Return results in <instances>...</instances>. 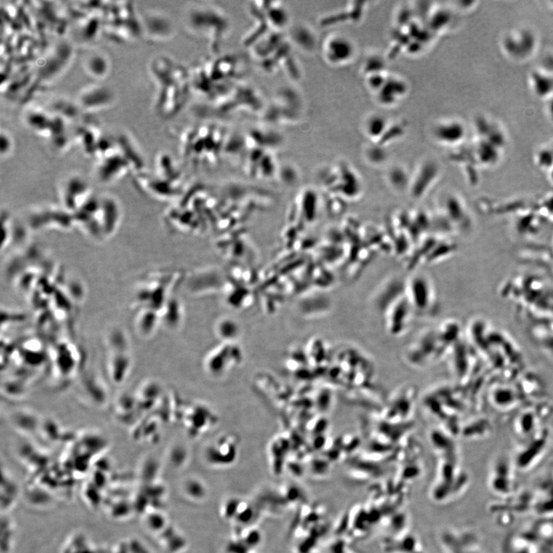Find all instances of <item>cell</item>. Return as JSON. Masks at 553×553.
Returning <instances> with one entry per match:
<instances>
[{"label":"cell","instance_id":"1","mask_svg":"<svg viewBox=\"0 0 553 553\" xmlns=\"http://www.w3.org/2000/svg\"><path fill=\"white\" fill-rule=\"evenodd\" d=\"M88 70L95 77H102L107 71V61L101 56H95L89 59Z\"/></svg>","mask_w":553,"mask_h":553}]
</instances>
